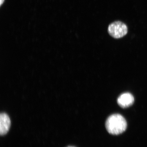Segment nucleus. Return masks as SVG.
Here are the masks:
<instances>
[{
    "label": "nucleus",
    "mask_w": 147,
    "mask_h": 147,
    "mask_svg": "<svg viewBox=\"0 0 147 147\" xmlns=\"http://www.w3.org/2000/svg\"><path fill=\"white\" fill-rule=\"evenodd\" d=\"M127 127L126 121L122 115L118 114L110 115L107 119L106 127L108 133L113 135H118L126 130Z\"/></svg>",
    "instance_id": "obj_1"
},
{
    "label": "nucleus",
    "mask_w": 147,
    "mask_h": 147,
    "mask_svg": "<svg viewBox=\"0 0 147 147\" xmlns=\"http://www.w3.org/2000/svg\"><path fill=\"white\" fill-rule=\"evenodd\" d=\"M128 27L122 22L117 21L110 24L108 32L110 36L115 38H123L127 34Z\"/></svg>",
    "instance_id": "obj_2"
},
{
    "label": "nucleus",
    "mask_w": 147,
    "mask_h": 147,
    "mask_svg": "<svg viewBox=\"0 0 147 147\" xmlns=\"http://www.w3.org/2000/svg\"><path fill=\"white\" fill-rule=\"evenodd\" d=\"M134 98L133 95L129 93H125L119 96L117 100L119 105L123 108H126L133 104Z\"/></svg>",
    "instance_id": "obj_3"
},
{
    "label": "nucleus",
    "mask_w": 147,
    "mask_h": 147,
    "mask_svg": "<svg viewBox=\"0 0 147 147\" xmlns=\"http://www.w3.org/2000/svg\"><path fill=\"white\" fill-rule=\"evenodd\" d=\"M11 125V121L6 113H2L0 115V134L4 135L8 133Z\"/></svg>",
    "instance_id": "obj_4"
},
{
    "label": "nucleus",
    "mask_w": 147,
    "mask_h": 147,
    "mask_svg": "<svg viewBox=\"0 0 147 147\" xmlns=\"http://www.w3.org/2000/svg\"><path fill=\"white\" fill-rule=\"evenodd\" d=\"M5 0H1V2H0V4H1V5H2L4 2Z\"/></svg>",
    "instance_id": "obj_5"
},
{
    "label": "nucleus",
    "mask_w": 147,
    "mask_h": 147,
    "mask_svg": "<svg viewBox=\"0 0 147 147\" xmlns=\"http://www.w3.org/2000/svg\"></svg>",
    "instance_id": "obj_6"
}]
</instances>
